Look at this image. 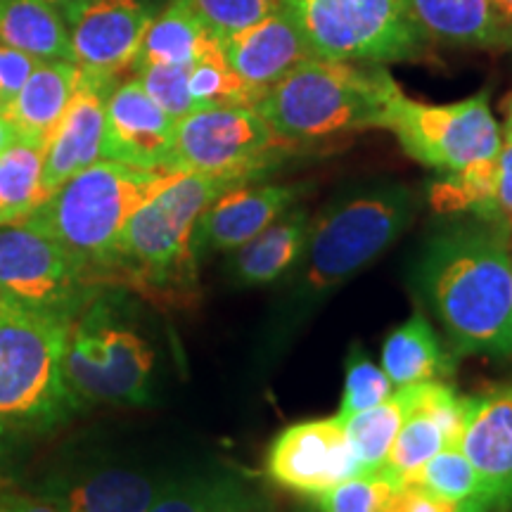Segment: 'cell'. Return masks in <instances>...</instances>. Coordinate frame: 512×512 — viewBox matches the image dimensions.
I'll list each match as a JSON object with an SVG mask.
<instances>
[{
    "mask_svg": "<svg viewBox=\"0 0 512 512\" xmlns=\"http://www.w3.org/2000/svg\"><path fill=\"white\" fill-rule=\"evenodd\" d=\"M415 278L456 354L512 356L508 223L470 216L439 230L425 245Z\"/></svg>",
    "mask_w": 512,
    "mask_h": 512,
    "instance_id": "1",
    "label": "cell"
},
{
    "mask_svg": "<svg viewBox=\"0 0 512 512\" xmlns=\"http://www.w3.org/2000/svg\"><path fill=\"white\" fill-rule=\"evenodd\" d=\"M418 214L413 188L394 181L342 192L311 216L297 266L287 275V313H304L366 271L411 228Z\"/></svg>",
    "mask_w": 512,
    "mask_h": 512,
    "instance_id": "2",
    "label": "cell"
},
{
    "mask_svg": "<svg viewBox=\"0 0 512 512\" xmlns=\"http://www.w3.org/2000/svg\"><path fill=\"white\" fill-rule=\"evenodd\" d=\"M233 185L238 181L174 171L128 219L105 278L164 297L195 290L197 226L209 204Z\"/></svg>",
    "mask_w": 512,
    "mask_h": 512,
    "instance_id": "3",
    "label": "cell"
},
{
    "mask_svg": "<svg viewBox=\"0 0 512 512\" xmlns=\"http://www.w3.org/2000/svg\"><path fill=\"white\" fill-rule=\"evenodd\" d=\"M396 81L380 64L309 60L268 88L256 110L290 143L380 128Z\"/></svg>",
    "mask_w": 512,
    "mask_h": 512,
    "instance_id": "4",
    "label": "cell"
},
{
    "mask_svg": "<svg viewBox=\"0 0 512 512\" xmlns=\"http://www.w3.org/2000/svg\"><path fill=\"white\" fill-rule=\"evenodd\" d=\"M171 174V169H138L100 159L62 183L24 223L60 242L98 285L128 219Z\"/></svg>",
    "mask_w": 512,
    "mask_h": 512,
    "instance_id": "5",
    "label": "cell"
},
{
    "mask_svg": "<svg viewBox=\"0 0 512 512\" xmlns=\"http://www.w3.org/2000/svg\"><path fill=\"white\" fill-rule=\"evenodd\" d=\"M72 318L0 299V425L48 430L79 411L64 377Z\"/></svg>",
    "mask_w": 512,
    "mask_h": 512,
    "instance_id": "6",
    "label": "cell"
},
{
    "mask_svg": "<svg viewBox=\"0 0 512 512\" xmlns=\"http://www.w3.org/2000/svg\"><path fill=\"white\" fill-rule=\"evenodd\" d=\"M155 349L114 299L95 294L69 323L64 377L81 403L147 406Z\"/></svg>",
    "mask_w": 512,
    "mask_h": 512,
    "instance_id": "7",
    "label": "cell"
},
{
    "mask_svg": "<svg viewBox=\"0 0 512 512\" xmlns=\"http://www.w3.org/2000/svg\"><path fill=\"white\" fill-rule=\"evenodd\" d=\"M313 57L358 64L408 60L420 31L403 0H285Z\"/></svg>",
    "mask_w": 512,
    "mask_h": 512,
    "instance_id": "8",
    "label": "cell"
},
{
    "mask_svg": "<svg viewBox=\"0 0 512 512\" xmlns=\"http://www.w3.org/2000/svg\"><path fill=\"white\" fill-rule=\"evenodd\" d=\"M256 107H204L176 121L169 169L230 181H259L294 150Z\"/></svg>",
    "mask_w": 512,
    "mask_h": 512,
    "instance_id": "9",
    "label": "cell"
},
{
    "mask_svg": "<svg viewBox=\"0 0 512 512\" xmlns=\"http://www.w3.org/2000/svg\"><path fill=\"white\" fill-rule=\"evenodd\" d=\"M380 128L394 133L408 157L444 174L494 159L503 147V133L491 112L489 93L448 105H430L408 98L396 88L384 107Z\"/></svg>",
    "mask_w": 512,
    "mask_h": 512,
    "instance_id": "10",
    "label": "cell"
},
{
    "mask_svg": "<svg viewBox=\"0 0 512 512\" xmlns=\"http://www.w3.org/2000/svg\"><path fill=\"white\" fill-rule=\"evenodd\" d=\"M95 283L55 238L29 223L0 226V299L74 318Z\"/></svg>",
    "mask_w": 512,
    "mask_h": 512,
    "instance_id": "11",
    "label": "cell"
},
{
    "mask_svg": "<svg viewBox=\"0 0 512 512\" xmlns=\"http://www.w3.org/2000/svg\"><path fill=\"white\" fill-rule=\"evenodd\" d=\"M266 477L280 489L316 498L361 472L344 422L313 418L285 427L268 446Z\"/></svg>",
    "mask_w": 512,
    "mask_h": 512,
    "instance_id": "12",
    "label": "cell"
},
{
    "mask_svg": "<svg viewBox=\"0 0 512 512\" xmlns=\"http://www.w3.org/2000/svg\"><path fill=\"white\" fill-rule=\"evenodd\" d=\"M176 119L157 105L138 79L112 88L105 107L102 159L138 166L169 169Z\"/></svg>",
    "mask_w": 512,
    "mask_h": 512,
    "instance_id": "13",
    "label": "cell"
},
{
    "mask_svg": "<svg viewBox=\"0 0 512 512\" xmlns=\"http://www.w3.org/2000/svg\"><path fill=\"white\" fill-rule=\"evenodd\" d=\"M152 22L143 0H93L72 22V60L98 76H117L133 67L140 43Z\"/></svg>",
    "mask_w": 512,
    "mask_h": 512,
    "instance_id": "14",
    "label": "cell"
},
{
    "mask_svg": "<svg viewBox=\"0 0 512 512\" xmlns=\"http://www.w3.org/2000/svg\"><path fill=\"white\" fill-rule=\"evenodd\" d=\"M299 183H238L223 190L202 214L197 249L230 254L256 238L304 197Z\"/></svg>",
    "mask_w": 512,
    "mask_h": 512,
    "instance_id": "15",
    "label": "cell"
},
{
    "mask_svg": "<svg viewBox=\"0 0 512 512\" xmlns=\"http://www.w3.org/2000/svg\"><path fill=\"white\" fill-rule=\"evenodd\" d=\"M467 422V396H460L444 380L415 384L411 413L396 434L384 472L406 477L444 448L460 446Z\"/></svg>",
    "mask_w": 512,
    "mask_h": 512,
    "instance_id": "16",
    "label": "cell"
},
{
    "mask_svg": "<svg viewBox=\"0 0 512 512\" xmlns=\"http://www.w3.org/2000/svg\"><path fill=\"white\" fill-rule=\"evenodd\" d=\"M114 86L117 79L79 69L74 95L57 126L53 143L48 145L46 164H43V185L50 195L69 178L102 159L105 107Z\"/></svg>",
    "mask_w": 512,
    "mask_h": 512,
    "instance_id": "17",
    "label": "cell"
},
{
    "mask_svg": "<svg viewBox=\"0 0 512 512\" xmlns=\"http://www.w3.org/2000/svg\"><path fill=\"white\" fill-rule=\"evenodd\" d=\"M460 451L477 470L489 503L512 512V387L467 396Z\"/></svg>",
    "mask_w": 512,
    "mask_h": 512,
    "instance_id": "18",
    "label": "cell"
},
{
    "mask_svg": "<svg viewBox=\"0 0 512 512\" xmlns=\"http://www.w3.org/2000/svg\"><path fill=\"white\" fill-rule=\"evenodd\" d=\"M219 46L230 69L259 93H266L292 69L313 57L285 8L223 38Z\"/></svg>",
    "mask_w": 512,
    "mask_h": 512,
    "instance_id": "19",
    "label": "cell"
},
{
    "mask_svg": "<svg viewBox=\"0 0 512 512\" xmlns=\"http://www.w3.org/2000/svg\"><path fill=\"white\" fill-rule=\"evenodd\" d=\"M166 479L131 467H95L48 486L46 498L62 512H147Z\"/></svg>",
    "mask_w": 512,
    "mask_h": 512,
    "instance_id": "20",
    "label": "cell"
},
{
    "mask_svg": "<svg viewBox=\"0 0 512 512\" xmlns=\"http://www.w3.org/2000/svg\"><path fill=\"white\" fill-rule=\"evenodd\" d=\"M76 81H79V67L74 62H36L3 114L17 140L48 152V145L53 143L57 126L74 95Z\"/></svg>",
    "mask_w": 512,
    "mask_h": 512,
    "instance_id": "21",
    "label": "cell"
},
{
    "mask_svg": "<svg viewBox=\"0 0 512 512\" xmlns=\"http://www.w3.org/2000/svg\"><path fill=\"white\" fill-rule=\"evenodd\" d=\"M309 223V211L294 207L266 230H261L247 245L230 252L226 271L233 283L242 287H264L287 278L304 252Z\"/></svg>",
    "mask_w": 512,
    "mask_h": 512,
    "instance_id": "22",
    "label": "cell"
},
{
    "mask_svg": "<svg viewBox=\"0 0 512 512\" xmlns=\"http://www.w3.org/2000/svg\"><path fill=\"white\" fill-rule=\"evenodd\" d=\"M147 512H273V501L235 472L166 479Z\"/></svg>",
    "mask_w": 512,
    "mask_h": 512,
    "instance_id": "23",
    "label": "cell"
},
{
    "mask_svg": "<svg viewBox=\"0 0 512 512\" xmlns=\"http://www.w3.org/2000/svg\"><path fill=\"white\" fill-rule=\"evenodd\" d=\"M380 366L394 387H411L453 375V356L444 349L430 318L415 311L384 339Z\"/></svg>",
    "mask_w": 512,
    "mask_h": 512,
    "instance_id": "24",
    "label": "cell"
},
{
    "mask_svg": "<svg viewBox=\"0 0 512 512\" xmlns=\"http://www.w3.org/2000/svg\"><path fill=\"white\" fill-rule=\"evenodd\" d=\"M0 46L38 62H74L67 19L48 0H0Z\"/></svg>",
    "mask_w": 512,
    "mask_h": 512,
    "instance_id": "25",
    "label": "cell"
},
{
    "mask_svg": "<svg viewBox=\"0 0 512 512\" xmlns=\"http://www.w3.org/2000/svg\"><path fill=\"white\" fill-rule=\"evenodd\" d=\"M420 36L448 46H494L503 38L491 0H403Z\"/></svg>",
    "mask_w": 512,
    "mask_h": 512,
    "instance_id": "26",
    "label": "cell"
},
{
    "mask_svg": "<svg viewBox=\"0 0 512 512\" xmlns=\"http://www.w3.org/2000/svg\"><path fill=\"white\" fill-rule=\"evenodd\" d=\"M219 46L214 36L202 27L185 0H174L162 15L147 27L131 69H143L147 64H188L192 67L204 53Z\"/></svg>",
    "mask_w": 512,
    "mask_h": 512,
    "instance_id": "27",
    "label": "cell"
},
{
    "mask_svg": "<svg viewBox=\"0 0 512 512\" xmlns=\"http://www.w3.org/2000/svg\"><path fill=\"white\" fill-rule=\"evenodd\" d=\"M46 150L15 140L0 152V226L24 223L48 200L43 185Z\"/></svg>",
    "mask_w": 512,
    "mask_h": 512,
    "instance_id": "28",
    "label": "cell"
},
{
    "mask_svg": "<svg viewBox=\"0 0 512 512\" xmlns=\"http://www.w3.org/2000/svg\"><path fill=\"white\" fill-rule=\"evenodd\" d=\"M415 399V384L411 387H396L389 399L377 406L361 411L349 418H337L344 422V430L354 446L361 472H377L384 467L389 448L399 434L403 420L411 413Z\"/></svg>",
    "mask_w": 512,
    "mask_h": 512,
    "instance_id": "29",
    "label": "cell"
},
{
    "mask_svg": "<svg viewBox=\"0 0 512 512\" xmlns=\"http://www.w3.org/2000/svg\"><path fill=\"white\" fill-rule=\"evenodd\" d=\"M496 166L498 157L472 162L458 171H448L430 185L427 202L434 214L496 219Z\"/></svg>",
    "mask_w": 512,
    "mask_h": 512,
    "instance_id": "30",
    "label": "cell"
},
{
    "mask_svg": "<svg viewBox=\"0 0 512 512\" xmlns=\"http://www.w3.org/2000/svg\"><path fill=\"white\" fill-rule=\"evenodd\" d=\"M188 88L197 110L204 107H256L264 93L249 86L230 69L226 57L221 53V46L211 48L200 60L190 67Z\"/></svg>",
    "mask_w": 512,
    "mask_h": 512,
    "instance_id": "31",
    "label": "cell"
},
{
    "mask_svg": "<svg viewBox=\"0 0 512 512\" xmlns=\"http://www.w3.org/2000/svg\"><path fill=\"white\" fill-rule=\"evenodd\" d=\"M401 479H408V482L418 484L441 498H448V501H489L482 479H479L477 470L465 453L460 451V446L444 448L425 465H420L418 470Z\"/></svg>",
    "mask_w": 512,
    "mask_h": 512,
    "instance_id": "32",
    "label": "cell"
},
{
    "mask_svg": "<svg viewBox=\"0 0 512 512\" xmlns=\"http://www.w3.org/2000/svg\"><path fill=\"white\" fill-rule=\"evenodd\" d=\"M396 491H399V477L384 470L358 472L347 482L311 498V503L320 512H392Z\"/></svg>",
    "mask_w": 512,
    "mask_h": 512,
    "instance_id": "33",
    "label": "cell"
},
{
    "mask_svg": "<svg viewBox=\"0 0 512 512\" xmlns=\"http://www.w3.org/2000/svg\"><path fill=\"white\" fill-rule=\"evenodd\" d=\"M394 389L396 387L389 382L382 366L373 363V358L354 344L347 356V368H344V392L337 415L349 418V415L368 411V408L389 399Z\"/></svg>",
    "mask_w": 512,
    "mask_h": 512,
    "instance_id": "34",
    "label": "cell"
},
{
    "mask_svg": "<svg viewBox=\"0 0 512 512\" xmlns=\"http://www.w3.org/2000/svg\"><path fill=\"white\" fill-rule=\"evenodd\" d=\"M185 5L216 41H223L283 10L285 0H185Z\"/></svg>",
    "mask_w": 512,
    "mask_h": 512,
    "instance_id": "35",
    "label": "cell"
},
{
    "mask_svg": "<svg viewBox=\"0 0 512 512\" xmlns=\"http://www.w3.org/2000/svg\"><path fill=\"white\" fill-rule=\"evenodd\" d=\"M145 93L157 102L171 119H183L197 110L188 88V64H147L136 72Z\"/></svg>",
    "mask_w": 512,
    "mask_h": 512,
    "instance_id": "36",
    "label": "cell"
},
{
    "mask_svg": "<svg viewBox=\"0 0 512 512\" xmlns=\"http://www.w3.org/2000/svg\"><path fill=\"white\" fill-rule=\"evenodd\" d=\"M36 62L38 60H34V57L19 53V50L0 46V117L8 110L10 102L15 100V95L24 86Z\"/></svg>",
    "mask_w": 512,
    "mask_h": 512,
    "instance_id": "37",
    "label": "cell"
},
{
    "mask_svg": "<svg viewBox=\"0 0 512 512\" xmlns=\"http://www.w3.org/2000/svg\"><path fill=\"white\" fill-rule=\"evenodd\" d=\"M496 219L512 223V143H503L496 166Z\"/></svg>",
    "mask_w": 512,
    "mask_h": 512,
    "instance_id": "38",
    "label": "cell"
},
{
    "mask_svg": "<svg viewBox=\"0 0 512 512\" xmlns=\"http://www.w3.org/2000/svg\"><path fill=\"white\" fill-rule=\"evenodd\" d=\"M0 512H62L48 498L15 494V491L0 489Z\"/></svg>",
    "mask_w": 512,
    "mask_h": 512,
    "instance_id": "39",
    "label": "cell"
},
{
    "mask_svg": "<svg viewBox=\"0 0 512 512\" xmlns=\"http://www.w3.org/2000/svg\"><path fill=\"white\" fill-rule=\"evenodd\" d=\"M48 3L55 5V8L62 12V17L72 24L74 19L81 15V10H86L93 0H48Z\"/></svg>",
    "mask_w": 512,
    "mask_h": 512,
    "instance_id": "40",
    "label": "cell"
},
{
    "mask_svg": "<svg viewBox=\"0 0 512 512\" xmlns=\"http://www.w3.org/2000/svg\"><path fill=\"white\" fill-rule=\"evenodd\" d=\"M491 10H494L496 22L501 24L505 36V29H512V0H491Z\"/></svg>",
    "mask_w": 512,
    "mask_h": 512,
    "instance_id": "41",
    "label": "cell"
},
{
    "mask_svg": "<svg viewBox=\"0 0 512 512\" xmlns=\"http://www.w3.org/2000/svg\"><path fill=\"white\" fill-rule=\"evenodd\" d=\"M15 140H17V136H15V131H12V126L5 121V117H0V152L8 150Z\"/></svg>",
    "mask_w": 512,
    "mask_h": 512,
    "instance_id": "42",
    "label": "cell"
},
{
    "mask_svg": "<svg viewBox=\"0 0 512 512\" xmlns=\"http://www.w3.org/2000/svg\"><path fill=\"white\" fill-rule=\"evenodd\" d=\"M503 110H505V124L501 126L503 143H512V93L508 95V100H505Z\"/></svg>",
    "mask_w": 512,
    "mask_h": 512,
    "instance_id": "43",
    "label": "cell"
},
{
    "mask_svg": "<svg viewBox=\"0 0 512 512\" xmlns=\"http://www.w3.org/2000/svg\"><path fill=\"white\" fill-rule=\"evenodd\" d=\"M458 512H498L489 501H467L460 505Z\"/></svg>",
    "mask_w": 512,
    "mask_h": 512,
    "instance_id": "44",
    "label": "cell"
},
{
    "mask_svg": "<svg viewBox=\"0 0 512 512\" xmlns=\"http://www.w3.org/2000/svg\"><path fill=\"white\" fill-rule=\"evenodd\" d=\"M3 437H5V427L0 425V458H3Z\"/></svg>",
    "mask_w": 512,
    "mask_h": 512,
    "instance_id": "45",
    "label": "cell"
},
{
    "mask_svg": "<svg viewBox=\"0 0 512 512\" xmlns=\"http://www.w3.org/2000/svg\"><path fill=\"white\" fill-rule=\"evenodd\" d=\"M508 230H510V275H512V223H508Z\"/></svg>",
    "mask_w": 512,
    "mask_h": 512,
    "instance_id": "46",
    "label": "cell"
},
{
    "mask_svg": "<svg viewBox=\"0 0 512 512\" xmlns=\"http://www.w3.org/2000/svg\"><path fill=\"white\" fill-rule=\"evenodd\" d=\"M297 512H320V510L316 508V505H313V503H311V505H306V508H299Z\"/></svg>",
    "mask_w": 512,
    "mask_h": 512,
    "instance_id": "47",
    "label": "cell"
}]
</instances>
